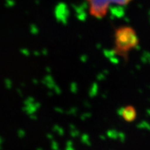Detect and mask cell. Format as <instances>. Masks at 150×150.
<instances>
[{"instance_id":"1","label":"cell","mask_w":150,"mask_h":150,"mask_svg":"<svg viewBox=\"0 0 150 150\" xmlns=\"http://www.w3.org/2000/svg\"><path fill=\"white\" fill-rule=\"evenodd\" d=\"M139 38L136 30L129 25L117 26L113 32L112 52L123 60H128L129 54L139 46Z\"/></svg>"},{"instance_id":"2","label":"cell","mask_w":150,"mask_h":150,"mask_svg":"<svg viewBox=\"0 0 150 150\" xmlns=\"http://www.w3.org/2000/svg\"><path fill=\"white\" fill-rule=\"evenodd\" d=\"M90 16L95 19L107 17L111 7L114 6H127L132 0H85Z\"/></svg>"},{"instance_id":"3","label":"cell","mask_w":150,"mask_h":150,"mask_svg":"<svg viewBox=\"0 0 150 150\" xmlns=\"http://www.w3.org/2000/svg\"><path fill=\"white\" fill-rule=\"evenodd\" d=\"M120 114L122 120L129 123L134 122L137 117L136 109L132 105H127L122 107L120 112Z\"/></svg>"}]
</instances>
